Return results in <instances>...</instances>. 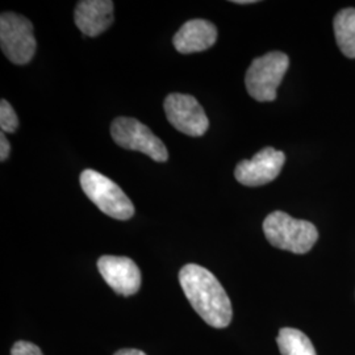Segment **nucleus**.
<instances>
[{"label":"nucleus","mask_w":355,"mask_h":355,"mask_svg":"<svg viewBox=\"0 0 355 355\" xmlns=\"http://www.w3.org/2000/svg\"><path fill=\"white\" fill-rule=\"evenodd\" d=\"M179 283L195 312L214 328H227L233 309L228 295L215 275L204 267L190 263L179 271Z\"/></svg>","instance_id":"1"},{"label":"nucleus","mask_w":355,"mask_h":355,"mask_svg":"<svg viewBox=\"0 0 355 355\" xmlns=\"http://www.w3.org/2000/svg\"><path fill=\"white\" fill-rule=\"evenodd\" d=\"M263 232L272 246L295 254L308 253L318 239V229L312 223L293 218L282 211L267 216Z\"/></svg>","instance_id":"2"},{"label":"nucleus","mask_w":355,"mask_h":355,"mask_svg":"<svg viewBox=\"0 0 355 355\" xmlns=\"http://www.w3.org/2000/svg\"><path fill=\"white\" fill-rule=\"evenodd\" d=\"M288 66L290 58L282 51H270L255 58L245 76L249 95L258 102H274Z\"/></svg>","instance_id":"3"},{"label":"nucleus","mask_w":355,"mask_h":355,"mask_svg":"<svg viewBox=\"0 0 355 355\" xmlns=\"http://www.w3.org/2000/svg\"><path fill=\"white\" fill-rule=\"evenodd\" d=\"M79 180L86 196L103 214L116 220H129L135 215L130 199L110 178L89 168L80 174Z\"/></svg>","instance_id":"4"},{"label":"nucleus","mask_w":355,"mask_h":355,"mask_svg":"<svg viewBox=\"0 0 355 355\" xmlns=\"http://www.w3.org/2000/svg\"><path fill=\"white\" fill-rule=\"evenodd\" d=\"M0 46L4 55L12 64H29L37 48L32 23L17 13H1Z\"/></svg>","instance_id":"5"},{"label":"nucleus","mask_w":355,"mask_h":355,"mask_svg":"<svg viewBox=\"0 0 355 355\" xmlns=\"http://www.w3.org/2000/svg\"><path fill=\"white\" fill-rule=\"evenodd\" d=\"M114 142L128 150L144 153L155 162H166L168 152L165 144L149 128L132 117H117L111 125Z\"/></svg>","instance_id":"6"},{"label":"nucleus","mask_w":355,"mask_h":355,"mask_svg":"<svg viewBox=\"0 0 355 355\" xmlns=\"http://www.w3.org/2000/svg\"><path fill=\"white\" fill-rule=\"evenodd\" d=\"M164 107L168 123L179 132L191 137H200L208 130V117L200 103L193 96L177 92L170 94Z\"/></svg>","instance_id":"7"},{"label":"nucleus","mask_w":355,"mask_h":355,"mask_svg":"<svg viewBox=\"0 0 355 355\" xmlns=\"http://www.w3.org/2000/svg\"><path fill=\"white\" fill-rule=\"evenodd\" d=\"M284 162V153L267 146L257 153L252 159H243L236 166L234 178L248 187L263 186L278 178Z\"/></svg>","instance_id":"8"},{"label":"nucleus","mask_w":355,"mask_h":355,"mask_svg":"<svg viewBox=\"0 0 355 355\" xmlns=\"http://www.w3.org/2000/svg\"><path fill=\"white\" fill-rule=\"evenodd\" d=\"M98 270L105 283L121 296H130L140 290V268L130 258L103 255L98 261Z\"/></svg>","instance_id":"9"},{"label":"nucleus","mask_w":355,"mask_h":355,"mask_svg":"<svg viewBox=\"0 0 355 355\" xmlns=\"http://www.w3.org/2000/svg\"><path fill=\"white\" fill-rule=\"evenodd\" d=\"M78 29L89 37H96L114 23V1L82 0L78 1L74 12Z\"/></svg>","instance_id":"10"},{"label":"nucleus","mask_w":355,"mask_h":355,"mask_svg":"<svg viewBox=\"0 0 355 355\" xmlns=\"http://www.w3.org/2000/svg\"><path fill=\"white\" fill-rule=\"evenodd\" d=\"M217 41L215 24L204 19L189 20L173 37L174 48L182 54L208 51Z\"/></svg>","instance_id":"11"},{"label":"nucleus","mask_w":355,"mask_h":355,"mask_svg":"<svg viewBox=\"0 0 355 355\" xmlns=\"http://www.w3.org/2000/svg\"><path fill=\"white\" fill-rule=\"evenodd\" d=\"M334 35L340 51L349 58H355V10L345 8L334 17Z\"/></svg>","instance_id":"12"},{"label":"nucleus","mask_w":355,"mask_h":355,"mask_svg":"<svg viewBox=\"0 0 355 355\" xmlns=\"http://www.w3.org/2000/svg\"><path fill=\"white\" fill-rule=\"evenodd\" d=\"M277 343L282 355H318L313 343L300 330L293 328L280 329Z\"/></svg>","instance_id":"13"},{"label":"nucleus","mask_w":355,"mask_h":355,"mask_svg":"<svg viewBox=\"0 0 355 355\" xmlns=\"http://www.w3.org/2000/svg\"><path fill=\"white\" fill-rule=\"evenodd\" d=\"M19 127V119L12 105L3 99L0 103V128L4 133H13Z\"/></svg>","instance_id":"14"},{"label":"nucleus","mask_w":355,"mask_h":355,"mask_svg":"<svg viewBox=\"0 0 355 355\" xmlns=\"http://www.w3.org/2000/svg\"><path fill=\"white\" fill-rule=\"evenodd\" d=\"M11 355H44L35 343L19 341L13 345Z\"/></svg>","instance_id":"15"},{"label":"nucleus","mask_w":355,"mask_h":355,"mask_svg":"<svg viewBox=\"0 0 355 355\" xmlns=\"http://www.w3.org/2000/svg\"><path fill=\"white\" fill-rule=\"evenodd\" d=\"M10 153H11L10 141L7 140L6 133L1 132V133H0V161L4 162V161L8 158Z\"/></svg>","instance_id":"16"},{"label":"nucleus","mask_w":355,"mask_h":355,"mask_svg":"<svg viewBox=\"0 0 355 355\" xmlns=\"http://www.w3.org/2000/svg\"><path fill=\"white\" fill-rule=\"evenodd\" d=\"M114 355H146L141 350H136V349H123L119 350Z\"/></svg>","instance_id":"17"},{"label":"nucleus","mask_w":355,"mask_h":355,"mask_svg":"<svg viewBox=\"0 0 355 355\" xmlns=\"http://www.w3.org/2000/svg\"><path fill=\"white\" fill-rule=\"evenodd\" d=\"M233 3H236V4H252V3H255V0H234Z\"/></svg>","instance_id":"18"}]
</instances>
